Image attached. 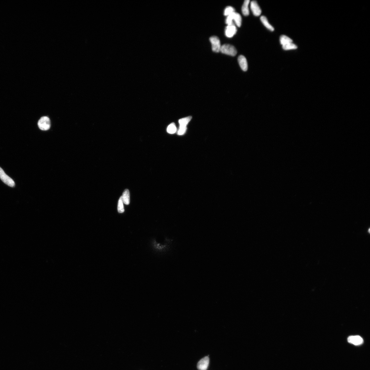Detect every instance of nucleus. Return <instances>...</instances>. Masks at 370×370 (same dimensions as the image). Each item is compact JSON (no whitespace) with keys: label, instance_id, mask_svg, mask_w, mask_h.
Returning a JSON list of instances; mask_svg holds the SVG:
<instances>
[{"label":"nucleus","instance_id":"obj_7","mask_svg":"<svg viewBox=\"0 0 370 370\" xmlns=\"http://www.w3.org/2000/svg\"><path fill=\"white\" fill-rule=\"evenodd\" d=\"M209 357H204L198 362L197 365L198 369L199 370H206L209 366Z\"/></svg>","mask_w":370,"mask_h":370},{"label":"nucleus","instance_id":"obj_19","mask_svg":"<svg viewBox=\"0 0 370 370\" xmlns=\"http://www.w3.org/2000/svg\"><path fill=\"white\" fill-rule=\"evenodd\" d=\"M282 48L284 50H289L296 49L297 48V46L292 43L282 45Z\"/></svg>","mask_w":370,"mask_h":370},{"label":"nucleus","instance_id":"obj_15","mask_svg":"<svg viewBox=\"0 0 370 370\" xmlns=\"http://www.w3.org/2000/svg\"><path fill=\"white\" fill-rule=\"evenodd\" d=\"M280 42L282 45H286L287 44L292 43L293 41L288 37L285 35H282L280 37Z\"/></svg>","mask_w":370,"mask_h":370},{"label":"nucleus","instance_id":"obj_6","mask_svg":"<svg viewBox=\"0 0 370 370\" xmlns=\"http://www.w3.org/2000/svg\"><path fill=\"white\" fill-rule=\"evenodd\" d=\"M209 40L211 43L213 51L215 53L220 52L221 46L219 38L216 36H212L210 38Z\"/></svg>","mask_w":370,"mask_h":370},{"label":"nucleus","instance_id":"obj_9","mask_svg":"<svg viewBox=\"0 0 370 370\" xmlns=\"http://www.w3.org/2000/svg\"><path fill=\"white\" fill-rule=\"evenodd\" d=\"M348 342L353 344L361 345L363 342V340L359 335L350 336L347 338Z\"/></svg>","mask_w":370,"mask_h":370},{"label":"nucleus","instance_id":"obj_2","mask_svg":"<svg viewBox=\"0 0 370 370\" xmlns=\"http://www.w3.org/2000/svg\"><path fill=\"white\" fill-rule=\"evenodd\" d=\"M220 52L232 56H235L237 53L236 48L233 46L229 44H224L221 46Z\"/></svg>","mask_w":370,"mask_h":370},{"label":"nucleus","instance_id":"obj_4","mask_svg":"<svg viewBox=\"0 0 370 370\" xmlns=\"http://www.w3.org/2000/svg\"><path fill=\"white\" fill-rule=\"evenodd\" d=\"M38 127L43 131H47L50 129L51 122L50 118L47 116L41 117L38 122Z\"/></svg>","mask_w":370,"mask_h":370},{"label":"nucleus","instance_id":"obj_1","mask_svg":"<svg viewBox=\"0 0 370 370\" xmlns=\"http://www.w3.org/2000/svg\"><path fill=\"white\" fill-rule=\"evenodd\" d=\"M233 21L238 27H240L242 24V17L240 14L235 12L230 15L227 16L226 20V23L227 26L233 25H234Z\"/></svg>","mask_w":370,"mask_h":370},{"label":"nucleus","instance_id":"obj_14","mask_svg":"<svg viewBox=\"0 0 370 370\" xmlns=\"http://www.w3.org/2000/svg\"><path fill=\"white\" fill-rule=\"evenodd\" d=\"M250 1L249 0H245L244 2L242 7V11L244 16H248L249 14L248 5L250 4Z\"/></svg>","mask_w":370,"mask_h":370},{"label":"nucleus","instance_id":"obj_12","mask_svg":"<svg viewBox=\"0 0 370 370\" xmlns=\"http://www.w3.org/2000/svg\"><path fill=\"white\" fill-rule=\"evenodd\" d=\"M123 202L126 205H129L130 202V194L129 190L125 189L122 196Z\"/></svg>","mask_w":370,"mask_h":370},{"label":"nucleus","instance_id":"obj_11","mask_svg":"<svg viewBox=\"0 0 370 370\" xmlns=\"http://www.w3.org/2000/svg\"><path fill=\"white\" fill-rule=\"evenodd\" d=\"M238 62L241 68L242 71H246L248 69V64L246 58L243 55L238 57Z\"/></svg>","mask_w":370,"mask_h":370},{"label":"nucleus","instance_id":"obj_3","mask_svg":"<svg viewBox=\"0 0 370 370\" xmlns=\"http://www.w3.org/2000/svg\"><path fill=\"white\" fill-rule=\"evenodd\" d=\"M192 117L189 116L185 118H182L179 120V122L180 124L179 129L178 132V134L182 135L185 134L187 130V125L191 119Z\"/></svg>","mask_w":370,"mask_h":370},{"label":"nucleus","instance_id":"obj_10","mask_svg":"<svg viewBox=\"0 0 370 370\" xmlns=\"http://www.w3.org/2000/svg\"><path fill=\"white\" fill-rule=\"evenodd\" d=\"M250 7L251 11L252 12L254 15L258 16L260 15L262 13V11L257 2L255 1L251 2V3Z\"/></svg>","mask_w":370,"mask_h":370},{"label":"nucleus","instance_id":"obj_16","mask_svg":"<svg viewBox=\"0 0 370 370\" xmlns=\"http://www.w3.org/2000/svg\"><path fill=\"white\" fill-rule=\"evenodd\" d=\"M118 211L119 213H122L125 211L122 196L120 197L119 201H118Z\"/></svg>","mask_w":370,"mask_h":370},{"label":"nucleus","instance_id":"obj_18","mask_svg":"<svg viewBox=\"0 0 370 370\" xmlns=\"http://www.w3.org/2000/svg\"><path fill=\"white\" fill-rule=\"evenodd\" d=\"M176 131V125L174 123H172L169 125L167 128V132L169 134H175Z\"/></svg>","mask_w":370,"mask_h":370},{"label":"nucleus","instance_id":"obj_13","mask_svg":"<svg viewBox=\"0 0 370 370\" xmlns=\"http://www.w3.org/2000/svg\"><path fill=\"white\" fill-rule=\"evenodd\" d=\"M260 20L261 22H262L263 25H264L265 27L268 29L270 31H274V27H273V26L269 23V22L268 21L266 17L264 16H261L260 17Z\"/></svg>","mask_w":370,"mask_h":370},{"label":"nucleus","instance_id":"obj_17","mask_svg":"<svg viewBox=\"0 0 370 370\" xmlns=\"http://www.w3.org/2000/svg\"><path fill=\"white\" fill-rule=\"evenodd\" d=\"M235 12V10L233 7L231 6L227 7L225 9L224 11V15L226 16H228Z\"/></svg>","mask_w":370,"mask_h":370},{"label":"nucleus","instance_id":"obj_5","mask_svg":"<svg viewBox=\"0 0 370 370\" xmlns=\"http://www.w3.org/2000/svg\"><path fill=\"white\" fill-rule=\"evenodd\" d=\"M0 179L7 185L11 187H14L15 183L14 181L6 175L1 167H0Z\"/></svg>","mask_w":370,"mask_h":370},{"label":"nucleus","instance_id":"obj_8","mask_svg":"<svg viewBox=\"0 0 370 370\" xmlns=\"http://www.w3.org/2000/svg\"><path fill=\"white\" fill-rule=\"evenodd\" d=\"M236 32L237 29L236 26L233 25L227 26H226L225 33L227 37L231 38L236 34Z\"/></svg>","mask_w":370,"mask_h":370}]
</instances>
